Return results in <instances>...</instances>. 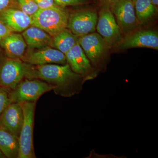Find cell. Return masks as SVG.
<instances>
[{"instance_id": "1", "label": "cell", "mask_w": 158, "mask_h": 158, "mask_svg": "<svg viewBox=\"0 0 158 158\" xmlns=\"http://www.w3.org/2000/svg\"><path fill=\"white\" fill-rule=\"evenodd\" d=\"M27 78L38 79L47 82L52 86L56 94L65 98L79 94L85 82L67 63L31 65Z\"/></svg>"}, {"instance_id": "2", "label": "cell", "mask_w": 158, "mask_h": 158, "mask_svg": "<svg viewBox=\"0 0 158 158\" xmlns=\"http://www.w3.org/2000/svg\"><path fill=\"white\" fill-rule=\"evenodd\" d=\"M78 43L94 68L99 72L106 69L111 48L98 33L79 37Z\"/></svg>"}, {"instance_id": "3", "label": "cell", "mask_w": 158, "mask_h": 158, "mask_svg": "<svg viewBox=\"0 0 158 158\" xmlns=\"http://www.w3.org/2000/svg\"><path fill=\"white\" fill-rule=\"evenodd\" d=\"M69 16L63 8L39 9L31 16V26L39 27L53 37L67 28Z\"/></svg>"}, {"instance_id": "4", "label": "cell", "mask_w": 158, "mask_h": 158, "mask_svg": "<svg viewBox=\"0 0 158 158\" xmlns=\"http://www.w3.org/2000/svg\"><path fill=\"white\" fill-rule=\"evenodd\" d=\"M37 102H20L23 113V120L19 137L18 158H36L34 146V116Z\"/></svg>"}, {"instance_id": "5", "label": "cell", "mask_w": 158, "mask_h": 158, "mask_svg": "<svg viewBox=\"0 0 158 158\" xmlns=\"http://www.w3.org/2000/svg\"><path fill=\"white\" fill-rule=\"evenodd\" d=\"M96 30L111 48L118 46L123 38V35L109 6H99Z\"/></svg>"}, {"instance_id": "6", "label": "cell", "mask_w": 158, "mask_h": 158, "mask_svg": "<svg viewBox=\"0 0 158 158\" xmlns=\"http://www.w3.org/2000/svg\"><path fill=\"white\" fill-rule=\"evenodd\" d=\"M52 86L38 79L25 78L10 91L12 102H37L43 94L53 90Z\"/></svg>"}, {"instance_id": "7", "label": "cell", "mask_w": 158, "mask_h": 158, "mask_svg": "<svg viewBox=\"0 0 158 158\" xmlns=\"http://www.w3.org/2000/svg\"><path fill=\"white\" fill-rule=\"evenodd\" d=\"M31 66L20 59H5L0 64V86L13 90L23 79L27 78Z\"/></svg>"}, {"instance_id": "8", "label": "cell", "mask_w": 158, "mask_h": 158, "mask_svg": "<svg viewBox=\"0 0 158 158\" xmlns=\"http://www.w3.org/2000/svg\"><path fill=\"white\" fill-rule=\"evenodd\" d=\"M98 12L89 7L73 12L69 16L67 28L77 37L93 33L96 31Z\"/></svg>"}, {"instance_id": "9", "label": "cell", "mask_w": 158, "mask_h": 158, "mask_svg": "<svg viewBox=\"0 0 158 158\" xmlns=\"http://www.w3.org/2000/svg\"><path fill=\"white\" fill-rule=\"evenodd\" d=\"M110 7L123 37L139 28L141 25L131 0H118Z\"/></svg>"}, {"instance_id": "10", "label": "cell", "mask_w": 158, "mask_h": 158, "mask_svg": "<svg viewBox=\"0 0 158 158\" xmlns=\"http://www.w3.org/2000/svg\"><path fill=\"white\" fill-rule=\"evenodd\" d=\"M66 62L72 70L84 78L85 82L93 80L99 72L91 65L79 43L65 54Z\"/></svg>"}, {"instance_id": "11", "label": "cell", "mask_w": 158, "mask_h": 158, "mask_svg": "<svg viewBox=\"0 0 158 158\" xmlns=\"http://www.w3.org/2000/svg\"><path fill=\"white\" fill-rule=\"evenodd\" d=\"M117 47L120 50L145 48L158 50V32L151 29H138L124 36Z\"/></svg>"}, {"instance_id": "12", "label": "cell", "mask_w": 158, "mask_h": 158, "mask_svg": "<svg viewBox=\"0 0 158 158\" xmlns=\"http://www.w3.org/2000/svg\"><path fill=\"white\" fill-rule=\"evenodd\" d=\"M20 59L32 65L67 63L65 55L56 49L47 47L25 54Z\"/></svg>"}, {"instance_id": "13", "label": "cell", "mask_w": 158, "mask_h": 158, "mask_svg": "<svg viewBox=\"0 0 158 158\" xmlns=\"http://www.w3.org/2000/svg\"><path fill=\"white\" fill-rule=\"evenodd\" d=\"M23 120V113L20 104L11 102L0 116V126L19 138Z\"/></svg>"}, {"instance_id": "14", "label": "cell", "mask_w": 158, "mask_h": 158, "mask_svg": "<svg viewBox=\"0 0 158 158\" xmlns=\"http://www.w3.org/2000/svg\"><path fill=\"white\" fill-rule=\"evenodd\" d=\"M0 20L13 32H21L31 26V16L17 8H10L0 13Z\"/></svg>"}, {"instance_id": "15", "label": "cell", "mask_w": 158, "mask_h": 158, "mask_svg": "<svg viewBox=\"0 0 158 158\" xmlns=\"http://www.w3.org/2000/svg\"><path fill=\"white\" fill-rule=\"evenodd\" d=\"M0 46L8 58L21 59L25 55L27 44L22 35L12 32L3 40Z\"/></svg>"}, {"instance_id": "16", "label": "cell", "mask_w": 158, "mask_h": 158, "mask_svg": "<svg viewBox=\"0 0 158 158\" xmlns=\"http://www.w3.org/2000/svg\"><path fill=\"white\" fill-rule=\"evenodd\" d=\"M22 36L30 48L39 49L51 47L52 37L35 26H32L26 29L23 32Z\"/></svg>"}, {"instance_id": "17", "label": "cell", "mask_w": 158, "mask_h": 158, "mask_svg": "<svg viewBox=\"0 0 158 158\" xmlns=\"http://www.w3.org/2000/svg\"><path fill=\"white\" fill-rule=\"evenodd\" d=\"M0 151L6 158H18V157L19 138L1 126Z\"/></svg>"}, {"instance_id": "18", "label": "cell", "mask_w": 158, "mask_h": 158, "mask_svg": "<svg viewBox=\"0 0 158 158\" xmlns=\"http://www.w3.org/2000/svg\"><path fill=\"white\" fill-rule=\"evenodd\" d=\"M78 40L79 37L67 28L52 37L51 47L65 54L78 42Z\"/></svg>"}, {"instance_id": "19", "label": "cell", "mask_w": 158, "mask_h": 158, "mask_svg": "<svg viewBox=\"0 0 158 158\" xmlns=\"http://www.w3.org/2000/svg\"><path fill=\"white\" fill-rule=\"evenodd\" d=\"M134 5L136 17L140 25L150 20L158 11L151 0H135Z\"/></svg>"}, {"instance_id": "20", "label": "cell", "mask_w": 158, "mask_h": 158, "mask_svg": "<svg viewBox=\"0 0 158 158\" xmlns=\"http://www.w3.org/2000/svg\"><path fill=\"white\" fill-rule=\"evenodd\" d=\"M16 3L18 9L31 16L39 9L34 0H16Z\"/></svg>"}, {"instance_id": "21", "label": "cell", "mask_w": 158, "mask_h": 158, "mask_svg": "<svg viewBox=\"0 0 158 158\" xmlns=\"http://www.w3.org/2000/svg\"><path fill=\"white\" fill-rule=\"evenodd\" d=\"M10 91L0 86V116L6 107L12 102L10 98Z\"/></svg>"}, {"instance_id": "22", "label": "cell", "mask_w": 158, "mask_h": 158, "mask_svg": "<svg viewBox=\"0 0 158 158\" xmlns=\"http://www.w3.org/2000/svg\"><path fill=\"white\" fill-rule=\"evenodd\" d=\"M57 4L65 8L67 6H80L97 3L96 0H55Z\"/></svg>"}, {"instance_id": "23", "label": "cell", "mask_w": 158, "mask_h": 158, "mask_svg": "<svg viewBox=\"0 0 158 158\" xmlns=\"http://www.w3.org/2000/svg\"><path fill=\"white\" fill-rule=\"evenodd\" d=\"M39 9L65 8L59 6L55 0H34Z\"/></svg>"}, {"instance_id": "24", "label": "cell", "mask_w": 158, "mask_h": 158, "mask_svg": "<svg viewBox=\"0 0 158 158\" xmlns=\"http://www.w3.org/2000/svg\"><path fill=\"white\" fill-rule=\"evenodd\" d=\"M12 8L18 9L16 0H0V13Z\"/></svg>"}, {"instance_id": "25", "label": "cell", "mask_w": 158, "mask_h": 158, "mask_svg": "<svg viewBox=\"0 0 158 158\" xmlns=\"http://www.w3.org/2000/svg\"><path fill=\"white\" fill-rule=\"evenodd\" d=\"M12 31L4 23L0 20V43L8 35L12 33Z\"/></svg>"}, {"instance_id": "26", "label": "cell", "mask_w": 158, "mask_h": 158, "mask_svg": "<svg viewBox=\"0 0 158 158\" xmlns=\"http://www.w3.org/2000/svg\"><path fill=\"white\" fill-rule=\"evenodd\" d=\"M118 0H96L97 3H98L99 6H110L113 3L117 2Z\"/></svg>"}, {"instance_id": "27", "label": "cell", "mask_w": 158, "mask_h": 158, "mask_svg": "<svg viewBox=\"0 0 158 158\" xmlns=\"http://www.w3.org/2000/svg\"><path fill=\"white\" fill-rule=\"evenodd\" d=\"M153 6L158 10V0H151Z\"/></svg>"}, {"instance_id": "28", "label": "cell", "mask_w": 158, "mask_h": 158, "mask_svg": "<svg viewBox=\"0 0 158 158\" xmlns=\"http://www.w3.org/2000/svg\"><path fill=\"white\" fill-rule=\"evenodd\" d=\"M6 158L4 155L0 151V158Z\"/></svg>"}, {"instance_id": "29", "label": "cell", "mask_w": 158, "mask_h": 158, "mask_svg": "<svg viewBox=\"0 0 158 158\" xmlns=\"http://www.w3.org/2000/svg\"><path fill=\"white\" fill-rule=\"evenodd\" d=\"M131 1H132L133 3H134V2H135V0H131Z\"/></svg>"}]
</instances>
